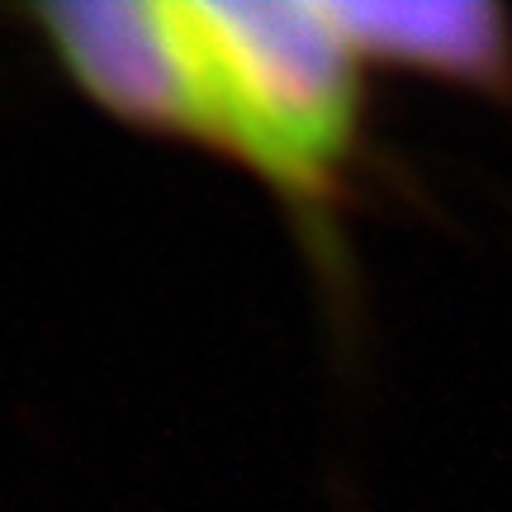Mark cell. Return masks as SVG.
I'll return each mask as SVG.
<instances>
[{"label":"cell","mask_w":512,"mask_h":512,"mask_svg":"<svg viewBox=\"0 0 512 512\" xmlns=\"http://www.w3.org/2000/svg\"><path fill=\"white\" fill-rule=\"evenodd\" d=\"M370 72H399L512 105V15L494 0H323Z\"/></svg>","instance_id":"cell-2"},{"label":"cell","mask_w":512,"mask_h":512,"mask_svg":"<svg viewBox=\"0 0 512 512\" xmlns=\"http://www.w3.org/2000/svg\"><path fill=\"white\" fill-rule=\"evenodd\" d=\"M166 110L157 138L204 147L271 190L323 275L332 313L356 309L347 214L361 209L370 67L323 15V0H157Z\"/></svg>","instance_id":"cell-1"}]
</instances>
